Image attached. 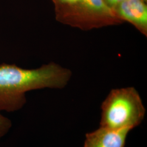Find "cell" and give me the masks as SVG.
<instances>
[{
    "label": "cell",
    "instance_id": "2",
    "mask_svg": "<svg viewBox=\"0 0 147 147\" xmlns=\"http://www.w3.org/2000/svg\"><path fill=\"white\" fill-rule=\"evenodd\" d=\"M100 126L113 130H128L138 126L143 120L146 109L134 87L111 90L101 106Z\"/></svg>",
    "mask_w": 147,
    "mask_h": 147
},
{
    "label": "cell",
    "instance_id": "1",
    "mask_svg": "<svg viewBox=\"0 0 147 147\" xmlns=\"http://www.w3.org/2000/svg\"><path fill=\"white\" fill-rule=\"evenodd\" d=\"M71 76L69 69L54 62L33 69L22 68L16 64H0V113L20 110L26 102L27 92L64 88Z\"/></svg>",
    "mask_w": 147,
    "mask_h": 147
},
{
    "label": "cell",
    "instance_id": "4",
    "mask_svg": "<svg viewBox=\"0 0 147 147\" xmlns=\"http://www.w3.org/2000/svg\"><path fill=\"white\" fill-rule=\"evenodd\" d=\"M128 130H113L100 126L86 136L84 147H124Z\"/></svg>",
    "mask_w": 147,
    "mask_h": 147
},
{
    "label": "cell",
    "instance_id": "6",
    "mask_svg": "<svg viewBox=\"0 0 147 147\" xmlns=\"http://www.w3.org/2000/svg\"><path fill=\"white\" fill-rule=\"evenodd\" d=\"M12 126L11 120L0 113V139L9 132Z\"/></svg>",
    "mask_w": 147,
    "mask_h": 147
},
{
    "label": "cell",
    "instance_id": "5",
    "mask_svg": "<svg viewBox=\"0 0 147 147\" xmlns=\"http://www.w3.org/2000/svg\"><path fill=\"white\" fill-rule=\"evenodd\" d=\"M79 1L80 0H52L55 5V14L68 9Z\"/></svg>",
    "mask_w": 147,
    "mask_h": 147
},
{
    "label": "cell",
    "instance_id": "7",
    "mask_svg": "<svg viewBox=\"0 0 147 147\" xmlns=\"http://www.w3.org/2000/svg\"><path fill=\"white\" fill-rule=\"evenodd\" d=\"M106 4L108 5L111 9H112L115 6L117 5L118 3L124 0H104Z\"/></svg>",
    "mask_w": 147,
    "mask_h": 147
},
{
    "label": "cell",
    "instance_id": "3",
    "mask_svg": "<svg viewBox=\"0 0 147 147\" xmlns=\"http://www.w3.org/2000/svg\"><path fill=\"white\" fill-rule=\"evenodd\" d=\"M147 0H124L112 9L123 22L131 24L147 36Z\"/></svg>",
    "mask_w": 147,
    "mask_h": 147
}]
</instances>
